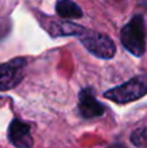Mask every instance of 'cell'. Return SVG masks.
Returning a JSON list of instances; mask_svg holds the SVG:
<instances>
[{
	"label": "cell",
	"instance_id": "cell-1",
	"mask_svg": "<svg viewBox=\"0 0 147 148\" xmlns=\"http://www.w3.org/2000/svg\"><path fill=\"white\" fill-rule=\"evenodd\" d=\"M120 40L126 51L134 56L141 57L146 52V27L145 20L137 14L121 29Z\"/></svg>",
	"mask_w": 147,
	"mask_h": 148
},
{
	"label": "cell",
	"instance_id": "cell-2",
	"mask_svg": "<svg viewBox=\"0 0 147 148\" xmlns=\"http://www.w3.org/2000/svg\"><path fill=\"white\" fill-rule=\"evenodd\" d=\"M147 94V75H137L122 83L104 92V96L111 101L117 104H126L141 99Z\"/></svg>",
	"mask_w": 147,
	"mask_h": 148
},
{
	"label": "cell",
	"instance_id": "cell-3",
	"mask_svg": "<svg viewBox=\"0 0 147 148\" xmlns=\"http://www.w3.org/2000/svg\"><path fill=\"white\" fill-rule=\"evenodd\" d=\"M80 36L83 47L95 57H99V59L103 60H109L116 53L115 43L112 42V39L109 36L104 35V34L85 30Z\"/></svg>",
	"mask_w": 147,
	"mask_h": 148
},
{
	"label": "cell",
	"instance_id": "cell-4",
	"mask_svg": "<svg viewBox=\"0 0 147 148\" xmlns=\"http://www.w3.org/2000/svg\"><path fill=\"white\" fill-rule=\"evenodd\" d=\"M26 68V59L16 57L0 64V91L14 88L23 79Z\"/></svg>",
	"mask_w": 147,
	"mask_h": 148
},
{
	"label": "cell",
	"instance_id": "cell-5",
	"mask_svg": "<svg viewBox=\"0 0 147 148\" xmlns=\"http://www.w3.org/2000/svg\"><path fill=\"white\" fill-rule=\"evenodd\" d=\"M8 138L14 147L29 148L33 146V138L30 133V125L20 120H13L8 127Z\"/></svg>",
	"mask_w": 147,
	"mask_h": 148
},
{
	"label": "cell",
	"instance_id": "cell-6",
	"mask_svg": "<svg viewBox=\"0 0 147 148\" xmlns=\"http://www.w3.org/2000/svg\"><path fill=\"white\" fill-rule=\"evenodd\" d=\"M81 114L85 118L99 117L104 113V105L99 103L94 96V91L91 88H83L80 92V104H78Z\"/></svg>",
	"mask_w": 147,
	"mask_h": 148
},
{
	"label": "cell",
	"instance_id": "cell-7",
	"mask_svg": "<svg viewBox=\"0 0 147 148\" xmlns=\"http://www.w3.org/2000/svg\"><path fill=\"white\" fill-rule=\"evenodd\" d=\"M42 21V26L51 34L52 36H69V35H81L83 31L86 30L85 27L80 25H76L69 21H59V20H52V18H47Z\"/></svg>",
	"mask_w": 147,
	"mask_h": 148
},
{
	"label": "cell",
	"instance_id": "cell-8",
	"mask_svg": "<svg viewBox=\"0 0 147 148\" xmlns=\"http://www.w3.org/2000/svg\"><path fill=\"white\" fill-rule=\"evenodd\" d=\"M56 13L61 18H81L82 9L72 0H59L56 3Z\"/></svg>",
	"mask_w": 147,
	"mask_h": 148
},
{
	"label": "cell",
	"instance_id": "cell-9",
	"mask_svg": "<svg viewBox=\"0 0 147 148\" xmlns=\"http://www.w3.org/2000/svg\"><path fill=\"white\" fill-rule=\"evenodd\" d=\"M130 140L137 147L147 146V127H142V129L135 130L132 134V136H130Z\"/></svg>",
	"mask_w": 147,
	"mask_h": 148
},
{
	"label": "cell",
	"instance_id": "cell-10",
	"mask_svg": "<svg viewBox=\"0 0 147 148\" xmlns=\"http://www.w3.org/2000/svg\"><path fill=\"white\" fill-rule=\"evenodd\" d=\"M9 29H10L9 23L8 22L4 23L1 20H0V39H3L8 33H9Z\"/></svg>",
	"mask_w": 147,
	"mask_h": 148
}]
</instances>
